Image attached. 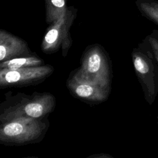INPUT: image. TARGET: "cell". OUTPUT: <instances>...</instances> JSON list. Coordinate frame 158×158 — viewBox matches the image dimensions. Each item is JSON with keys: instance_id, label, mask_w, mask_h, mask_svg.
I'll use <instances>...</instances> for the list:
<instances>
[{"instance_id": "cell-9", "label": "cell", "mask_w": 158, "mask_h": 158, "mask_svg": "<svg viewBox=\"0 0 158 158\" xmlns=\"http://www.w3.org/2000/svg\"><path fill=\"white\" fill-rule=\"evenodd\" d=\"M137 6L141 14L158 25V1L156 0H137Z\"/></svg>"}, {"instance_id": "cell-2", "label": "cell", "mask_w": 158, "mask_h": 158, "mask_svg": "<svg viewBox=\"0 0 158 158\" xmlns=\"http://www.w3.org/2000/svg\"><path fill=\"white\" fill-rule=\"evenodd\" d=\"M41 123L31 117H16L1 127V140L11 143L30 141L37 138L42 133L44 127Z\"/></svg>"}, {"instance_id": "cell-11", "label": "cell", "mask_w": 158, "mask_h": 158, "mask_svg": "<svg viewBox=\"0 0 158 158\" xmlns=\"http://www.w3.org/2000/svg\"><path fill=\"white\" fill-rule=\"evenodd\" d=\"M51 1L53 6L59 8H61L65 5L64 0H51Z\"/></svg>"}, {"instance_id": "cell-1", "label": "cell", "mask_w": 158, "mask_h": 158, "mask_svg": "<svg viewBox=\"0 0 158 158\" xmlns=\"http://www.w3.org/2000/svg\"><path fill=\"white\" fill-rule=\"evenodd\" d=\"M134 68L149 104L158 94V63L148 44L143 41L132 52Z\"/></svg>"}, {"instance_id": "cell-7", "label": "cell", "mask_w": 158, "mask_h": 158, "mask_svg": "<svg viewBox=\"0 0 158 158\" xmlns=\"http://www.w3.org/2000/svg\"><path fill=\"white\" fill-rule=\"evenodd\" d=\"M49 104L44 99H38L27 103L23 107L20 117H27L33 118H40L49 112Z\"/></svg>"}, {"instance_id": "cell-8", "label": "cell", "mask_w": 158, "mask_h": 158, "mask_svg": "<svg viewBox=\"0 0 158 158\" xmlns=\"http://www.w3.org/2000/svg\"><path fill=\"white\" fill-rule=\"evenodd\" d=\"M40 58L34 56L15 57L4 60L1 64V69L8 70H16L21 68L38 67L42 64Z\"/></svg>"}, {"instance_id": "cell-5", "label": "cell", "mask_w": 158, "mask_h": 158, "mask_svg": "<svg viewBox=\"0 0 158 158\" xmlns=\"http://www.w3.org/2000/svg\"><path fill=\"white\" fill-rule=\"evenodd\" d=\"M28 49L24 42L7 34L1 35L0 60L1 61L19 57L27 53Z\"/></svg>"}, {"instance_id": "cell-10", "label": "cell", "mask_w": 158, "mask_h": 158, "mask_svg": "<svg viewBox=\"0 0 158 158\" xmlns=\"http://www.w3.org/2000/svg\"><path fill=\"white\" fill-rule=\"evenodd\" d=\"M144 41L149 46L158 63V30H153Z\"/></svg>"}, {"instance_id": "cell-3", "label": "cell", "mask_w": 158, "mask_h": 158, "mask_svg": "<svg viewBox=\"0 0 158 158\" xmlns=\"http://www.w3.org/2000/svg\"><path fill=\"white\" fill-rule=\"evenodd\" d=\"M53 69L49 66L21 68L16 70L1 69L0 84L2 86L30 84L45 78Z\"/></svg>"}, {"instance_id": "cell-6", "label": "cell", "mask_w": 158, "mask_h": 158, "mask_svg": "<svg viewBox=\"0 0 158 158\" xmlns=\"http://www.w3.org/2000/svg\"><path fill=\"white\" fill-rule=\"evenodd\" d=\"M74 93L85 99L100 100L104 98V93L97 86V83L81 78H76L70 85Z\"/></svg>"}, {"instance_id": "cell-4", "label": "cell", "mask_w": 158, "mask_h": 158, "mask_svg": "<svg viewBox=\"0 0 158 158\" xmlns=\"http://www.w3.org/2000/svg\"><path fill=\"white\" fill-rule=\"evenodd\" d=\"M105 61L99 51L93 50L87 56L84 63V74H80V78L94 83H104V75H107Z\"/></svg>"}]
</instances>
